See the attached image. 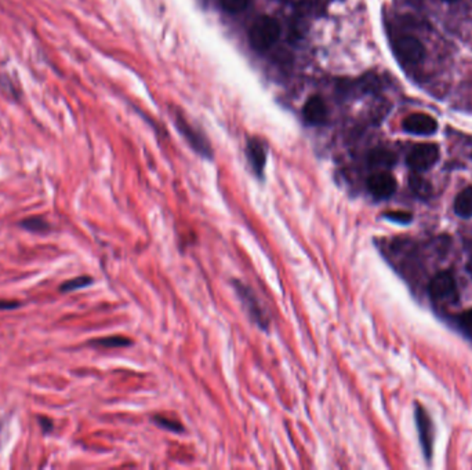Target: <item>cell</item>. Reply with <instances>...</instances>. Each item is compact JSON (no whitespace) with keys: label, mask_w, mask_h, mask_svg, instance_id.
Returning <instances> with one entry per match:
<instances>
[{"label":"cell","mask_w":472,"mask_h":470,"mask_svg":"<svg viewBox=\"0 0 472 470\" xmlns=\"http://www.w3.org/2000/svg\"><path fill=\"white\" fill-rule=\"evenodd\" d=\"M281 36L279 23L269 16H262L254 21L249 32L250 46L256 52H264L269 50Z\"/></svg>","instance_id":"obj_1"},{"label":"cell","mask_w":472,"mask_h":470,"mask_svg":"<svg viewBox=\"0 0 472 470\" xmlns=\"http://www.w3.org/2000/svg\"><path fill=\"white\" fill-rule=\"evenodd\" d=\"M234 288H235L236 295L239 298V301L242 302L246 314L249 316V319L260 328L262 331H268L269 327V317L266 311L262 308V302L259 299V297L256 295V292L249 287L245 286L242 282L239 280H234L232 282Z\"/></svg>","instance_id":"obj_2"},{"label":"cell","mask_w":472,"mask_h":470,"mask_svg":"<svg viewBox=\"0 0 472 470\" xmlns=\"http://www.w3.org/2000/svg\"><path fill=\"white\" fill-rule=\"evenodd\" d=\"M439 159V148L435 144H419L408 155L406 163L415 173L429 170Z\"/></svg>","instance_id":"obj_3"},{"label":"cell","mask_w":472,"mask_h":470,"mask_svg":"<svg viewBox=\"0 0 472 470\" xmlns=\"http://www.w3.org/2000/svg\"><path fill=\"white\" fill-rule=\"evenodd\" d=\"M393 50L396 57L408 65L420 64L425 57V47L419 39L413 36H402L393 43Z\"/></svg>","instance_id":"obj_4"},{"label":"cell","mask_w":472,"mask_h":470,"mask_svg":"<svg viewBox=\"0 0 472 470\" xmlns=\"http://www.w3.org/2000/svg\"><path fill=\"white\" fill-rule=\"evenodd\" d=\"M174 120H176L177 129L183 134L186 142L193 148V151L205 159H209V160L213 159V151H211L209 142L205 139V137L199 131L195 130L191 125H188V122L184 119V116L180 112L176 113Z\"/></svg>","instance_id":"obj_5"},{"label":"cell","mask_w":472,"mask_h":470,"mask_svg":"<svg viewBox=\"0 0 472 470\" xmlns=\"http://www.w3.org/2000/svg\"><path fill=\"white\" fill-rule=\"evenodd\" d=\"M429 294L435 301H454L457 298V286L451 273L439 272L429 283Z\"/></svg>","instance_id":"obj_6"},{"label":"cell","mask_w":472,"mask_h":470,"mask_svg":"<svg viewBox=\"0 0 472 470\" xmlns=\"http://www.w3.org/2000/svg\"><path fill=\"white\" fill-rule=\"evenodd\" d=\"M369 192L380 200L391 197L396 190V180L388 171H377L367 180Z\"/></svg>","instance_id":"obj_7"},{"label":"cell","mask_w":472,"mask_h":470,"mask_svg":"<svg viewBox=\"0 0 472 470\" xmlns=\"http://www.w3.org/2000/svg\"><path fill=\"white\" fill-rule=\"evenodd\" d=\"M402 127L413 135H431L438 130V123L427 113H412L403 120Z\"/></svg>","instance_id":"obj_8"},{"label":"cell","mask_w":472,"mask_h":470,"mask_svg":"<svg viewBox=\"0 0 472 470\" xmlns=\"http://www.w3.org/2000/svg\"><path fill=\"white\" fill-rule=\"evenodd\" d=\"M303 116L308 125L319 126L323 125L327 119V106L323 98L319 96H313L307 100L303 106Z\"/></svg>","instance_id":"obj_9"},{"label":"cell","mask_w":472,"mask_h":470,"mask_svg":"<svg viewBox=\"0 0 472 470\" xmlns=\"http://www.w3.org/2000/svg\"><path fill=\"white\" fill-rule=\"evenodd\" d=\"M246 154H247V159H249L253 173L256 174L257 178L262 180L265 164H266V152H265L264 145L259 139H249Z\"/></svg>","instance_id":"obj_10"},{"label":"cell","mask_w":472,"mask_h":470,"mask_svg":"<svg viewBox=\"0 0 472 470\" xmlns=\"http://www.w3.org/2000/svg\"><path fill=\"white\" fill-rule=\"evenodd\" d=\"M416 419H417V426H419L421 445L424 448L425 457L429 458L432 454V433H431L432 429H431L429 418L427 417L424 408H421L420 406L416 407Z\"/></svg>","instance_id":"obj_11"},{"label":"cell","mask_w":472,"mask_h":470,"mask_svg":"<svg viewBox=\"0 0 472 470\" xmlns=\"http://www.w3.org/2000/svg\"><path fill=\"white\" fill-rule=\"evenodd\" d=\"M367 163L373 168H378L380 171H386L387 168H391L396 163V156L391 151L387 149H374L369 154Z\"/></svg>","instance_id":"obj_12"},{"label":"cell","mask_w":472,"mask_h":470,"mask_svg":"<svg viewBox=\"0 0 472 470\" xmlns=\"http://www.w3.org/2000/svg\"><path fill=\"white\" fill-rule=\"evenodd\" d=\"M454 211L461 218H472V186L463 189L456 200H454Z\"/></svg>","instance_id":"obj_13"},{"label":"cell","mask_w":472,"mask_h":470,"mask_svg":"<svg viewBox=\"0 0 472 470\" xmlns=\"http://www.w3.org/2000/svg\"><path fill=\"white\" fill-rule=\"evenodd\" d=\"M20 225L28 232L39 234V235H43V234H47L52 231V225L42 217H29L24 221H21Z\"/></svg>","instance_id":"obj_14"},{"label":"cell","mask_w":472,"mask_h":470,"mask_svg":"<svg viewBox=\"0 0 472 470\" xmlns=\"http://www.w3.org/2000/svg\"><path fill=\"white\" fill-rule=\"evenodd\" d=\"M409 183H410V189L421 197V199H427L431 196L432 193V186L431 183H428L424 177H421L419 173H412L410 178H409Z\"/></svg>","instance_id":"obj_15"},{"label":"cell","mask_w":472,"mask_h":470,"mask_svg":"<svg viewBox=\"0 0 472 470\" xmlns=\"http://www.w3.org/2000/svg\"><path fill=\"white\" fill-rule=\"evenodd\" d=\"M89 345L96 348H104V349H115V348H126L133 345V340L125 337H105L89 342Z\"/></svg>","instance_id":"obj_16"},{"label":"cell","mask_w":472,"mask_h":470,"mask_svg":"<svg viewBox=\"0 0 472 470\" xmlns=\"http://www.w3.org/2000/svg\"><path fill=\"white\" fill-rule=\"evenodd\" d=\"M0 91L10 100H18L20 98V91L17 90L16 84L13 83L9 72H1L0 71Z\"/></svg>","instance_id":"obj_17"},{"label":"cell","mask_w":472,"mask_h":470,"mask_svg":"<svg viewBox=\"0 0 472 470\" xmlns=\"http://www.w3.org/2000/svg\"><path fill=\"white\" fill-rule=\"evenodd\" d=\"M93 283V279L90 276H78L75 279H71V280H67L64 282L61 286H60V291L61 292H71V291H75V290H80V288L87 287Z\"/></svg>","instance_id":"obj_18"},{"label":"cell","mask_w":472,"mask_h":470,"mask_svg":"<svg viewBox=\"0 0 472 470\" xmlns=\"http://www.w3.org/2000/svg\"><path fill=\"white\" fill-rule=\"evenodd\" d=\"M252 0H220V4L223 10H225L230 14H237L242 13L249 7Z\"/></svg>","instance_id":"obj_19"},{"label":"cell","mask_w":472,"mask_h":470,"mask_svg":"<svg viewBox=\"0 0 472 470\" xmlns=\"http://www.w3.org/2000/svg\"><path fill=\"white\" fill-rule=\"evenodd\" d=\"M154 422L157 423L159 428H162L164 430H169V432H173V433H181V432H184L183 425L180 422H177V420L164 418V417H157V418H154Z\"/></svg>","instance_id":"obj_20"},{"label":"cell","mask_w":472,"mask_h":470,"mask_svg":"<svg viewBox=\"0 0 472 470\" xmlns=\"http://www.w3.org/2000/svg\"><path fill=\"white\" fill-rule=\"evenodd\" d=\"M459 326L461 327L466 336L472 338V309L466 311L459 316Z\"/></svg>","instance_id":"obj_21"},{"label":"cell","mask_w":472,"mask_h":470,"mask_svg":"<svg viewBox=\"0 0 472 470\" xmlns=\"http://www.w3.org/2000/svg\"><path fill=\"white\" fill-rule=\"evenodd\" d=\"M384 217L390 221L398 222V224H409L412 221V214L409 212H402V211H391L386 212Z\"/></svg>","instance_id":"obj_22"},{"label":"cell","mask_w":472,"mask_h":470,"mask_svg":"<svg viewBox=\"0 0 472 470\" xmlns=\"http://www.w3.org/2000/svg\"><path fill=\"white\" fill-rule=\"evenodd\" d=\"M21 304L18 301H7V299H0V311H11L20 308Z\"/></svg>","instance_id":"obj_23"},{"label":"cell","mask_w":472,"mask_h":470,"mask_svg":"<svg viewBox=\"0 0 472 470\" xmlns=\"http://www.w3.org/2000/svg\"><path fill=\"white\" fill-rule=\"evenodd\" d=\"M39 423L42 426V430L43 433H49L52 430V420L50 418H46V417H39Z\"/></svg>","instance_id":"obj_24"},{"label":"cell","mask_w":472,"mask_h":470,"mask_svg":"<svg viewBox=\"0 0 472 470\" xmlns=\"http://www.w3.org/2000/svg\"><path fill=\"white\" fill-rule=\"evenodd\" d=\"M446 1H456V0H446Z\"/></svg>","instance_id":"obj_25"}]
</instances>
